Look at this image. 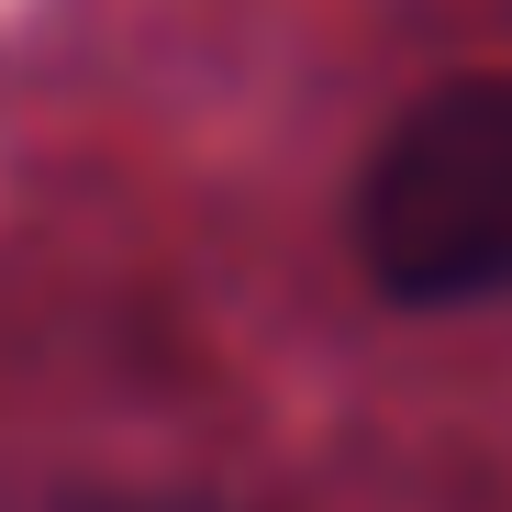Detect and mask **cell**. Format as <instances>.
<instances>
[{"mask_svg":"<svg viewBox=\"0 0 512 512\" xmlns=\"http://www.w3.org/2000/svg\"><path fill=\"white\" fill-rule=\"evenodd\" d=\"M357 268L401 312L512 301V78L423 90L357 167Z\"/></svg>","mask_w":512,"mask_h":512,"instance_id":"1","label":"cell"}]
</instances>
